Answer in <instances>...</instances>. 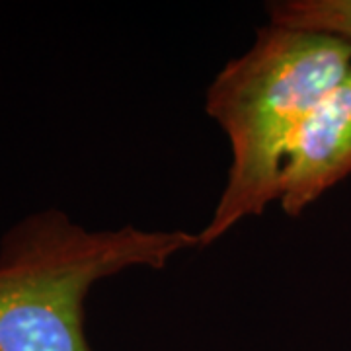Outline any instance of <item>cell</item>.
Returning a JSON list of instances; mask_svg holds the SVG:
<instances>
[{
	"mask_svg": "<svg viewBox=\"0 0 351 351\" xmlns=\"http://www.w3.org/2000/svg\"><path fill=\"white\" fill-rule=\"evenodd\" d=\"M350 69V41L267 22L250 47L215 75L205 112L225 131L230 164L213 215L197 232L199 248L279 199L291 141Z\"/></svg>",
	"mask_w": 351,
	"mask_h": 351,
	"instance_id": "6da1fadb",
	"label": "cell"
},
{
	"mask_svg": "<svg viewBox=\"0 0 351 351\" xmlns=\"http://www.w3.org/2000/svg\"><path fill=\"white\" fill-rule=\"evenodd\" d=\"M195 248L197 232L184 228L90 230L57 207L27 213L0 237V351H94L90 289L133 267L162 269Z\"/></svg>",
	"mask_w": 351,
	"mask_h": 351,
	"instance_id": "7a4b0ae2",
	"label": "cell"
},
{
	"mask_svg": "<svg viewBox=\"0 0 351 351\" xmlns=\"http://www.w3.org/2000/svg\"><path fill=\"white\" fill-rule=\"evenodd\" d=\"M351 174V69L318 100L291 141L279 186V207L301 217Z\"/></svg>",
	"mask_w": 351,
	"mask_h": 351,
	"instance_id": "3957f363",
	"label": "cell"
},
{
	"mask_svg": "<svg viewBox=\"0 0 351 351\" xmlns=\"http://www.w3.org/2000/svg\"><path fill=\"white\" fill-rule=\"evenodd\" d=\"M267 22L338 36L351 43V0H271Z\"/></svg>",
	"mask_w": 351,
	"mask_h": 351,
	"instance_id": "277c9868",
	"label": "cell"
}]
</instances>
